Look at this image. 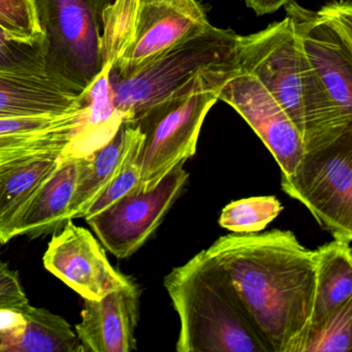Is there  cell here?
Here are the masks:
<instances>
[{"mask_svg":"<svg viewBox=\"0 0 352 352\" xmlns=\"http://www.w3.org/2000/svg\"><path fill=\"white\" fill-rule=\"evenodd\" d=\"M206 250L228 274L272 352H304L316 302L315 250L280 230L220 236Z\"/></svg>","mask_w":352,"mask_h":352,"instance_id":"obj_1","label":"cell"},{"mask_svg":"<svg viewBox=\"0 0 352 352\" xmlns=\"http://www.w3.org/2000/svg\"><path fill=\"white\" fill-rule=\"evenodd\" d=\"M241 71L256 78L288 115L300 133L304 154L352 138L331 106L296 38L289 18L239 36Z\"/></svg>","mask_w":352,"mask_h":352,"instance_id":"obj_2","label":"cell"},{"mask_svg":"<svg viewBox=\"0 0 352 352\" xmlns=\"http://www.w3.org/2000/svg\"><path fill=\"white\" fill-rule=\"evenodd\" d=\"M164 285L180 320L178 352H272L228 274L201 251L166 276Z\"/></svg>","mask_w":352,"mask_h":352,"instance_id":"obj_3","label":"cell"},{"mask_svg":"<svg viewBox=\"0 0 352 352\" xmlns=\"http://www.w3.org/2000/svg\"><path fill=\"white\" fill-rule=\"evenodd\" d=\"M239 36L209 24L149 63L125 73L111 69L113 100L125 122H135L197 76L238 67Z\"/></svg>","mask_w":352,"mask_h":352,"instance_id":"obj_4","label":"cell"},{"mask_svg":"<svg viewBox=\"0 0 352 352\" xmlns=\"http://www.w3.org/2000/svg\"><path fill=\"white\" fill-rule=\"evenodd\" d=\"M239 69L240 67L197 76L133 122L143 133L138 158L141 168L138 190H151L177 164L195 155L208 113L219 100L222 86Z\"/></svg>","mask_w":352,"mask_h":352,"instance_id":"obj_5","label":"cell"},{"mask_svg":"<svg viewBox=\"0 0 352 352\" xmlns=\"http://www.w3.org/2000/svg\"><path fill=\"white\" fill-rule=\"evenodd\" d=\"M111 0H34L44 36L45 72L77 94L104 69L102 13Z\"/></svg>","mask_w":352,"mask_h":352,"instance_id":"obj_6","label":"cell"},{"mask_svg":"<svg viewBox=\"0 0 352 352\" xmlns=\"http://www.w3.org/2000/svg\"><path fill=\"white\" fill-rule=\"evenodd\" d=\"M281 187L333 239L352 242V138L302 156Z\"/></svg>","mask_w":352,"mask_h":352,"instance_id":"obj_7","label":"cell"},{"mask_svg":"<svg viewBox=\"0 0 352 352\" xmlns=\"http://www.w3.org/2000/svg\"><path fill=\"white\" fill-rule=\"evenodd\" d=\"M184 164H177L151 190L135 189L104 211L85 219L114 256H131L160 228L188 181Z\"/></svg>","mask_w":352,"mask_h":352,"instance_id":"obj_8","label":"cell"},{"mask_svg":"<svg viewBox=\"0 0 352 352\" xmlns=\"http://www.w3.org/2000/svg\"><path fill=\"white\" fill-rule=\"evenodd\" d=\"M285 10L329 102L352 125V38L341 36L317 12L309 11L294 0Z\"/></svg>","mask_w":352,"mask_h":352,"instance_id":"obj_9","label":"cell"},{"mask_svg":"<svg viewBox=\"0 0 352 352\" xmlns=\"http://www.w3.org/2000/svg\"><path fill=\"white\" fill-rule=\"evenodd\" d=\"M219 100L250 125L279 164L281 175L296 172L304 156L302 135L256 78L239 69L222 86Z\"/></svg>","mask_w":352,"mask_h":352,"instance_id":"obj_10","label":"cell"},{"mask_svg":"<svg viewBox=\"0 0 352 352\" xmlns=\"http://www.w3.org/2000/svg\"><path fill=\"white\" fill-rule=\"evenodd\" d=\"M43 261L50 273L88 300H98L133 282L111 265L91 232L73 219L54 232Z\"/></svg>","mask_w":352,"mask_h":352,"instance_id":"obj_11","label":"cell"},{"mask_svg":"<svg viewBox=\"0 0 352 352\" xmlns=\"http://www.w3.org/2000/svg\"><path fill=\"white\" fill-rule=\"evenodd\" d=\"M209 24L207 12L197 0L142 3L133 38L111 69L125 73L149 63Z\"/></svg>","mask_w":352,"mask_h":352,"instance_id":"obj_12","label":"cell"},{"mask_svg":"<svg viewBox=\"0 0 352 352\" xmlns=\"http://www.w3.org/2000/svg\"><path fill=\"white\" fill-rule=\"evenodd\" d=\"M140 292L133 282L98 300L84 298L76 325L83 352H131L137 349Z\"/></svg>","mask_w":352,"mask_h":352,"instance_id":"obj_13","label":"cell"},{"mask_svg":"<svg viewBox=\"0 0 352 352\" xmlns=\"http://www.w3.org/2000/svg\"><path fill=\"white\" fill-rule=\"evenodd\" d=\"M83 94L42 73L0 71V119L58 117L81 110Z\"/></svg>","mask_w":352,"mask_h":352,"instance_id":"obj_14","label":"cell"},{"mask_svg":"<svg viewBox=\"0 0 352 352\" xmlns=\"http://www.w3.org/2000/svg\"><path fill=\"white\" fill-rule=\"evenodd\" d=\"M0 352H83L63 317L28 302L0 324Z\"/></svg>","mask_w":352,"mask_h":352,"instance_id":"obj_15","label":"cell"},{"mask_svg":"<svg viewBox=\"0 0 352 352\" xmlns=\"http://www.w3.org/2000/svg\"><path fill=\"white\" fill-rule=\"evenodd\" d=\"M143 142L135 123L123 122L116 135L104 147L81 158L77 186L69 208V216L84 217L100 193L118 176L133 150Z\"/></svg>","mask_w":352,"mask_h":352,"instance_id":"obj_16","label":"cell"},{"mask_svg":"<svg viewBox=\"0 0 352 352\" xmlns=\"http://www.w3.org/2000/svg\"><path fill=\"white\" fill-rule=\"evenodd\" d=\"M81 158L63 155L60 166L24 208L13 236L38 238L60 230L69 220V208L77 186Z\"/></svg>","mask_w":352,"mask_h":352,"instance_id":"obj_17","label":"cell"},{"mask_svg":"<svg viewBox=\"0 0 352 352\" xmlns=\"http://www.w3.org/2000/svg\"><path fill=\"white\" fill-rule=\"evenodd\" d=\"M110 71V67H104L96 81L82 94L85 100L83 118L63 155L77 158L91 155L107 145L125 122L113 100Z\"/></svg>","mask_w":352,"mask_h":352,"instance_id":"obj_18","label":"cell"},{"mask_svg":"<svg viewBox=\"0 0 352 352\" xmlns=\"http://www.w3.org/2000/svg\"><path fill=\"white\" fill-rule=\"evenodd\" d=\"M63 150L47 152L20 164L0 177V243L14 238L16 220L54 174L63 160Z\"/></svg>","mask_w":352,"mask_h":352,"instance_id":"obj_19","label":"cell"},{"mask_svg":"<svg viewBox=\"0 0 352 352\" xmlns=\"http://www.w3.org/2000/svg\"><path fill=\"white\" fill-rule=\"evenodd\" d=\"M351 243L333 239L315 249L317 292L312 329L352 298Z\"/></svg>","mask_w":352,"mask_h":352,"instance_id":"obj_20","label":"cell"},{"mask_svg":"<svg viewBox=\"0 0 352 352\" xmlns=\"http://www.w3.org/2000/svg\"><path fill=\"white\" fill-rule=\"evenodd\" d=\"M81 121L61 129L0 137V177L47 152H65Z\"/></svg>","mask_w":352,"mask_h":352,"instance_id":"obj_21","label":"cell"},{"mask_svg":"<svg viewBox=\"0 0 352 352\" xmlns=\"http://www.w3.org/2000/svg\"><path fill=\"white\" fill-rule=\"evenodd\" d=\"M283 207L273 195L253 197L228 204L219 217V224L236 234H251L265 230L281 213Z\"/></svg>","mask_w":352,"mask_h":352,"instance_id":"obj_22","label":"cell"},{"mask_svg":"<svg viewBox=\"0 0 352 352\" xmlns=\"http://www.w3.org/2000/svg\"><path fill=\"white\" fill-rule=\"evenodd\" d=\"M351 349L352 298L311 331L304 352H349Z\"/></svg>","mask_w":352,"mask_h":352,"instance_id":"obj_23","label":"cell"},{"mask_svg":"<svg viewBox=\"0 0 352 352\" xmlns=\"http://www.w3.org/2000/svg\"><path fill=\"white\" fill-rule=\"evenodd\" d=\"M45 50L44 36L30 40L0 28V71L42 73Z\"/></svg>","mask_w":352,"mask_h":352,"instance_id":"obj_24","label":"cell"},{"mask_svg":"<svg viewBox=\"0 0 352 352\" xmlns=\"http://www.w3.org/2000/svg\"><path fill=\"white\" fill-rule=\"evenodd\" d=\"M0 28L20 38H42L34 0H0Z\"/></svg>","mask_w":352,"mask_h":352,"instance_id":"obj_25","label":"cell"},{"mask_svg":"<svg viewBox=\"0 0 352 352\" xmlns=\"http://www.w3.org/2000/svg\"><path fill=\"white\" fill-rule=\"evenodd\" d=\"M141 147L142 144H140L133 150V153L127 160L126 164L123 166L122 170L119 173L118 176L108 185V187L100 193V197L92 204L91 207L89 208L87 213L84 216V219H87V218L100 213V212L113 205L115 201L126 195L127 193L131 192L135 189H139L140 183H141V168H140L138 158H139Z\"/></svg>","mask_w":352,"mask_h":352,"instance_id":"obj_26","label":"cell"},{"mask_svg":"<svg viewBox=\"0 0 352 352\" xmlns=\"http://www.w3.org/2000/svg\"><path fill=\"white\" fill-rule=\"evenodd\" d=\"M83 110L84 106L81 110L77 111V112L58 117L0 119V137L40 133V131L69 126V125L76 124L81 121Z\"/></svg>","mask_w":352,"mask_h":352,"instance_id":"obj_27","label":"cell"},{"mask_svg":"<svg viewBox=\"0 0 352 352\" xmlns=\"http://www.w3.org/2000/svg\"><path fill=\"white\" fill-rule=\"evenodd\" d=\"M28 302L19 273L0 259V312L20 310Z\"/></svg>","mask_w":352,"mask_h":352,"instance_id":"obj_28","label":"cell"},{"mask_svg":"<svg viewBox=\"0 0 352 352\" xmlns=\"http://www.w3.org/2000/svg\"><path fill=\"white\" fill-rule=\"evenodd\" d=\"M290 1L292 0H245L247 7L252 9L257 16L275 13Z\"/></svg>","mask_w":352,"mask_h":352,"instance_id":"obj_29","label":"cell"},{"mask_svg":"<svg viewBox=\"0 0 352 352\" xmlns=\"http://www.w3.org/2000/svg\"><path fill=\"white\" fill-rule=\"evenodd\" d=\"M148 1H155V0H141V5L144 3H148Z\"/></svg>","mask_w":352,"mask_h":352,"instance_id":"obj_30","label":"cell"}]
</instances>
